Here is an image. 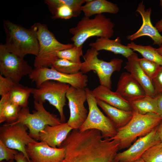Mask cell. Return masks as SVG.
Here are the masks:
<instances>
[{
    "instance_id": "obj_44",
    "label": "cell",
    "mask_w": 162,
    "mask_h": 162,
    "mask_svg": "<svg viewBox=\"0 0 162 162\" xmlns=\"http://www.w3.org/2000/svg\"><path fill=\"white\" fill-rule=\"evenodd\" d=\"M160 5L161 6V10H162V0H160Z\"/></svg>"
},
{
    "instance_id": "obj_27",
    "label": "cell",
    "mask_w": 162,
    "mask_h": 162,
    "mask_svg": "<svg viewBox=\"0 0 162 162\" xmlns=\"http://www.w3.org/2000/svg\"><path fill=\"white\" fill-rule=\"evenodd\" d=\"M87 0H45L44 3L47 6L48 8L54 15L56 9L60 6L66 5L70 7L73 10L75 17L80 16L81 13L82 5Z\"/></svg>"
},
{
    "instance_id": "obj_24",
    "label": "cell",
    "mask_w": 162,
    "mask_h": 162,
    "mask_svg": "<svg viewBox=\"0 0 162 162\" xmlns=\"http://www.w3.org/2000/svg\"><path fill=\"white\" fill-rule=\"evenodd\" d=\"M21 108L12 103L9 100L8 93L1 96L0 100V123L11 124L18 119Z\"/></svg>"
},
{
    "instance_id": "obj_16",
    "label": "cell",
    "mask_w": 162,
    "mask_h": 162,
    "mask_svg": "<svg viewBox=\"0 0 162 162\" xmlns=\"http://www.w3.org/2000/svg\"><path fill=\"white\" fill-rule=\"evenodd\" d=\"M136 12L140 15L142 19V24L136 32L127 36L128 40L132 41L142 36H148L153 41V45L160 46L162 45V36L152 24L151 20L152 9L151 8L145 10L143 1L139 3Z\"/></svg>"
},
{
    "instance_id": "obj_42",
    "label": "cell",
    "mask_w": 162,
    "mask_h": 162,
    "mask_svg": "<svg viewBox=\"0 0 162 162\" xmlns=\"http://www.w3.org/2000/svg\"><path fill=\"white\" fill-rule=\"evenodd\" d=\"M133 162H145L142 158H140Z\"/></svg>"
},
{
    "instance_id": "obj_25",
    "label": "cell",
    "mask_w": 162,
    "mask_h": 162,
    "mask_svg": "<svg viewBox=\"0 0 162 162\" xmlns=\"http://www.w3.org/2000/svg\"><path fill=\"white\" fill-rule=\"evenodd\" d=\"M32 88L16 83L8 93L10 100L21 108L28 107V100Z\"/></svg>"
},
{
    "instance_id": "obj_43",
    "label": "cell",
    "mask_w": 162,
    "mask_h": 162,
    "mask_svg": "<svg viewBox=\"0 0 162 162\" xmlns=\"http://www.w3.org/2000/svg\"><path fill=\"white\" fill-rule=\"evenodd\" d=\"M0 162H14V160H10L9 161H6L5 160L2 161Z\"/></svg>"
},
{
    "instance_id": "obj_26",
    "label": "cell",
    "mask_w": 162,
    "mask_h": 162,
    "mask_svg": "<svg viewBox=\"0 0 162 162\" xmlns=\"http://www.w3.org/2000/svg\"><path fill=\"white\" fill-rule=\"evenodd\" d=\"M129 103L133 112L142 115L150 113L157 114V98L156 96L153 97L146 95L143 98Z\"/></svg>"
},
{
    "instance_id": "obj_20",
    "label": "cell",
    "mask_w": 162,
    "mask_h": 162,
    "mask_svg": "<svg viewBox=\"0 0 162 162\" xmlns=\"http://www.w3.org/2000/svg\"><path fill=\"white\" fill-rule=\"evenodd\" d=\"M111 89L106 86L100 85L92 90V93L97 100H101L123 110L132 111L129 102Z\"/></svg>"
},
{
    "instance_id": "obj_23",
    "label": "cell",
    "mask_w": 162,
    "mask_h": 162,
    "mask_svg": "<svg viewBox=\"0 0 162 162\" xmlns=\"http://www.w3.org/2000/svg\"><path fill=\"white\" fill-rule=\"evenodd\" d=\"M98 105L100 107L111 121L117 129L126 125L132 118V111L123 110L111 106L99 100Z\"/></svg>"
},
{
    "instance_id": "obj_41",
    "label": "cell",
    "mask_w": 162,
    "mask_h": 162,
    "mask_svg": "<svg viewBox=\"0 0 162 162\" xmlns=\"http://www.w3.org/2000/svg\"><path fill=\"white\" fill-rule=\"evenodd\" d=\"M156 50L160 54L162 55V45L158 48H156Z\"/></svg>"
},
{
    "instance_id": "obj_22",
    "label": "cell",
    "mask_w": 162,
    "mask_h": 162,
    "mask_svg": "<svg viewBox=\"0 0 162 162\" xmlns=\"http://www.w3.org/2000/svg\"><path fill=\"white\" fill-rule=\"evenodd\" d=\"M84 16L90 17L103 13L117 14L119 8L116 4L106 0H87L81 7Z\"/></svg>"
},
{
    "instance_id": "obj_38",
    "label": "cell",
    "mask_w": 162,
    "mask_h": 162,
    "mask_svg": "<svg viewBox=\"0 0 162 162\" xmlns=\"http://www.w3.org/2000/svg\"><path fill=\"white\" fill-rule=\"evenodd\" d=\"M14 160L16 162H28L24 154L20 152H18L15 155Z\"/></svg>"
},
{
    "instance_id": "obj_32",
    "label": "cell",
    "mask_w": 162,
    "mask_h": 162,
    "mask_svg": "<svg viewBox=\"0 0 162 162\" xmlns=\"http://www.w3.org/2000/svg\"><path fill=\"white\" fill-rule=\"evenodd\" d=\"M138 62L141 68L152 81L157 74L161 66L143 58H139Z\"/></svg>"
},
{
    "instance_id": "obj_10",
    "label": "cell",
    "mask_w": 162,
    "mask_h": 162,
    "mask_svg": "<svg viewBox=\"0 0 162 162\" xmlns=\"http://www.w3.org/2000/svg\"><path fill=\"white\" fill-rule=\"evenodd\" d=\"M28 76L35 83L36 88L44 81L51 80L68 84L77 88L85 89L88 81L87 75L80 71L74 74H67L52 68L44 67L34 68Z\"/></svg>"
},
{
    "instance_id": "obj_1",
    "label": "cell",
    "mask_w": 162,
    "mask_h": 162,
    "mask_svg": "<svg viewBox=\"0 0 162 162\" xmlns=\"http://www.w3.org/2000/svg\"><path fill=\"white\" fill-rule=\"evenodd\" d=\"M61 147L65 154L60 162H117L115 158L120 150L118 142L103 138L95 129H74Z\"/></svg>"
},
{
    "instance_id": "obj_34",
    "label": "cell",
    "mask_w": 162,
    "mask_h": 162,
    "mask_svg": "<svg viewBox=\"0 0 162 162\" xmlns=\"http://www.w3.org/2000/svg\"><path fill=\"white\" fill-rule=\"evenodd\" d=\"M18 153L17 151L8 147L0 141V162L14 160Z\"/></svg>"
},
{
    "instance_id": "obj_39",
    "label": "cell",
    "mask_w": 162,
    "mask_h": 162,
    "mask_svg": "<svg viewBox=\"0 0 162 162\" xmlns=\"http://www.w3.org/2000/svg\"><path fill=\"white\" fill-rule=\"evenodd\" d=\"M154 27L159 32L162 33V18L156 23Z\"/></svg>"
},
{
    "instance_id": "obj_11",
    "label": "cell",
    "mask_w": 162,
    "mask_h": 162,
    "mask_svg": "<svg viewBox=\"0 0 162 162\" xmlns=\"http://www.w3.org/2000/svg\"><path fill=\"white\" fill-rule=\"evenodd\" d=\"M33 69L24 58L9 52L4 44H0V75L19 83L22 78L28 75Z\"/></svg>"
},
{
    "instance_id": "obj_28",
    "label": "cell",
    "mask_w": 162,
    "mask_h": 162,
    "mask_svg": "<svg viewBox=\"0 0 162 162\" xmlns=\"http://www.w3.org/2000/svg\"><path fill=\"white\" fill-rule=\"evenodd\" d=\"M127 46L133 51L140 53L143 58L162 66V55L157 51L156 48L150 45L137 44L133 42L128 44Z\"/></svg>"
},
{
    "instance_id": "obj_19",
    "label": "cell",
    "mask_w": 162,
    "mask_h": 162,
    "mask_svg": "<svg viewBox=\"0 0 162 162\" xmlns=\"http://www.w3.org/2000/svg\"><path fill=\"white\" fill-rule=\"evenodd\" d=\"M136 53L134 52L127 58L128 61L124 68L128 71L143 88L147 95H156L152 81L141 68Z\"/></svg>"
},
{
    "instance_id": "obj_6",
    "label": "cell",
    "mask_w": 162,
    "mask_h": 162,
    "mask_svg": "<svg viewBox=\"0 0 162 162\" xmlns=\"http://www.w3.org/2000/svg\"><path fill=\"white\" fill-rule=\"evenodd\" d=\"M43 103L34 100L35 110L30 112L29 107L22 108L17 121L13 123H21L29 130V136L35 140H38L40 133L46 125L55 126L62 122L60 119L47 111L44 108Z\"/></svg>"
},
{
    "instance_id": "obj_13",
    "label": "cell",
    "mask_w": 162,
    "mask_h": 162,
    "mask_svg": "<svg viewBox=\"0 0 162 162\" xmlns=\"http://www.w3.org/2000/svg\"><path fill=\"white\" fill-rule=\"evenodd\" d=\"M66 98L68 101L70 116L67 123L73 129H79L87 116L88 111L84 106L87 100L85 89L70 86L67 90Z\"/></svg>"
},
{
    "instance_id": "obj_37",
    "label": "cell",
    "mask_w": 162,
    "mask_h": 162,
    "mask_svg": "<svg viewBox=\"0 0 162 162\" xmlns=\"http://www.w3.org/2000/svg\"><path fill=\"white\" fill-rule=\"evenodd\" d=\"M157 98V114L162 117V94L156 95Z\"/></svg>"
},
{
    "instance_id": "obj_9",
    "label": "cell",
    "mask_w": 162,
    "mask_h": 162,
    "mask_svg": "<svg viewBox=\"0 0 162 162\" xmlns=\"http://www.w3.org/2000/svg\"><path fill=\"white\" fill-rule=\"evenodd\" d=\"M85 90L89 111L86 120L79 130L83 132L88 130L96 129L100 132L104 138L113 137L117 133V129L98 107L97 100L92 95V90L88 88H86Z\"/></svg>"
},
{
    "instance_id": "obj_15",
    "label": "cell",
    "mask_w": 162,
    "mask_h": 162,
    "mask_svg": "<svg viewBox=\"0 0 162 162\" xmlns=\"http://www.w3.org/2000/svg\"><path fill=\"white\" fill-rule=\"evenodd\" d=\"M25 149L31 162H60L65 154L64 147L53 148L41 141L31 142Z\"/></svg>"
},
{
    "instance_id": "obj_2",
    "label": "cell",
    "mask_w": 162,
    "mask_h": 162,
    "mask_svg": "<svg viewBox=\"0 0 162 162\" xmlns=\"http://www.w3.org/2000/svg\"><path fill=\"white\" fill-rule=\"evenodd\" d=\"M3 26L6 36L4 44L8 51L22 58L27 54L38 56L39 44L36 23L27 29L5 20Z\"/></svg>"
},
{
    "instance_id": "obj_29",
    "label": "cell",
    "mask_w": 162,
    "mask_h": 162,
    "mask_svg": "<svg viewBox=\"0 0 162 162\" xmlns=\"http://www.w3.org/2000/svg\"><path fill=\"white\" fill-rule=\"evenodd\" d=\"M81 63H74L65 59L58 58L50 67L64 74H73L80 71Z\"/></svg>"
},
{
    "instance_id": "obj_35",
    "label": "cell",
    "mask_w": 162,
    "mask_h": 162,
    "mask_svg": "<svg viewBox=\"0 0 162 162\" xmlns=\"http://www.w3.org/2000/svg\"><path fill=\"white\" fill-rule=\"evenodd\" d=\"M16 83L11 79L0 75V95L1 96L8 93Z\"/></svg>"
},
{
    "instance_id": "obj_5",
    "label": "cell",
    "mask_w": 162,
    "mask_h": 162,
    "mask_svg": "<svg viewBox=\"0 0 162 162\" xmlns=\"http://www.w3.org/2000/svg\"><path fill=\"white\" fill-rule=\"evenodd\" d=\"M37 27V36L39 44V50L34 62V68L48 67L58 58V51L73 47V44H63L59 42L54 34L50 31L47 25L36 23Z\"/></svg>"
},
{
    "instance_id": "obj_17",
    "label": "cell",
    "mask_w": 162,
    "mask_h": 162,
    "mask_svg": "<svg viewBox=\"0 0 162 162\" xmlns=\"http://www.w3.org/2000/svg\"><path fill=\"white\" fill-rule=\"evenodd\" d=\"M115 92L129 102L146 95L142 86L130 73L126 72L121 75Z\"/></svg>"
},
{
    "instance_id": "obj_36",
    "label": "cell",
    "mask_w": 162,
    "mask_h": 162,
    "mask_svg": "<svg viewBox=\"0 0 162 162\" xmlns=\"http://www.w3.org/2000/svg\"><path fill=\"white\" fill-rule=\"evenodd\" d=\"M156 95L162 94V66H161L159 70L152 80Z\"/></svg>"
},
{
    "instance_id": "obj_4",
    "label": "cell",
    "mask_w": 162,
    "mask_h": 162,
    "mask_svg": "<svg viewBox=\"0 0 162 162\" xmlns=\"http://www.w3.org/2000/svg\"><path fill=\"white\" fill-rule=\"evenodd\" d=\"M115 24L104 14L96 15L93 18L84 16L69 32L75 46H80L89 38L97 37L110 38L114 34Z\"/></svg>"
},
{
    "instance_id": "obj_30",
    "label": "cell",
    "mask_w": 162,
    "mask_h": 162,
    "mask_svg": "<svg viewBox=\"0 0 162 162\" xmlns=\"http://www.w3.org/2000/svg\"><path fill=\"white\" fill-rule=\"evenodd\" d=\"M82 46L73 47L58 51L57 55L58 58L65 59L76 63H81L80 57L83 56Z\"/></svg>"
},
{
    "instance_id": "obj_14",
    "label": "cell",
    "mask_w": 162,
    "mask_h": 162,
    "mask_svg": "<svg viewBox=\"0 0 162 162\" xmlns=\"http://www.w3.org/2000/svg\"><path fill=\"white\" fill-rule=\"evenodd\" d=\"M158 126L140 138L127 149L118 153L115 158V160L117 162H133L141 158L147 150L161 142Z\"/></svg>"
},
{
    "instance_id": "obj_31",
    "label": "cell",
    "mask_w": 162,
    "mask_h": 162,
    "mask_svg": "<svg viewBox=\"0 0 162 162\" xmlns=\"http://www.w3.org/2000/svg\"><path fill=\"white\" fill-rule=\"evenodd\" d=\"M141 158L145 162H162V143L160 142L149 148Z\"/></svg>"
},
{
    "instance_id": "obj_18",
    "label": "cell",
    "mask_w": 162,
    "mask_h": 162,
    "mask_svg": "<svg viewBox=\"0 0 162 162\" xmlns=\"http://www.w3.org/2000/svg\"><path fill=\"white\" fill-rule=\"evenodd\" d=\"M73 129L67 122L55 125H46L39 133L38 140L54 148H59Z\"/></svg>"
},
{
    "instance_id": "obj_40",
    "label": "cell",
    "mask_w": 162,
    "mask_h": 162,
    "mask_svg": "<svg viewBox=\"0 0 162 162\" xmlns=\"http://www.w3.org/2000/svg\"><path fill=\"white\" fill-rule=\"evenodd\" d=\"M158 130L161 142L162 143V122L158 126Z\"/></svg>"
},
{
    "instance_id": "obj_7",
    "label": "cell",
    "mask_w": 162,
    "mask_h": 162,
    "mask_svg": "<svg viewBox=\"0 0 162 162\" xmlns=\"http://www.w3.org/2000/svg\"><path fill=\"white\" fill-rule=\"evenodd\" d=\"M98 51L91 47L83 56L84 61L81 63L80 71L85 74L91 70L94 71L98 77L100 85L111 89V76L116 71L121 69L123 60L113 58L109 62L99 59Z\"/></svg>"
},
{
    "instance_id": "obj_33",
    "label": "cell",
    "mask_w": 162,
    "mask_h": 162,
    "mask_svg": "<svg viewBox=\"0 0 162 162\" xmlns=\"http://www.w3.org/2000/svg\"><path fill=\"white\" fill-rule=\"evenodd\" d=\"M73 17H75L73 10L68 5H63L56 9L55 14L51 17V18L54 19L68 20Z\"/></svg>"
},
{
    "instance_id": "obj_3",
    "label": "cell",
    "mask_w": 162,
    "mask_h": 162,
    "mask_svg": "<svg viewBox=\"0 0 162 162\" xmlns=\"http://www.w3.org/2000/svg\"><path fill=\"white\" fill-rule=\"evenodd\" d=\"M133 112L130 121L123 127L117 129L116 134L109 138L119 142L120 150L128 148L137 137L148 134L162 122V117L157 114L142 115Z\"/></svg>"
},
{
    "instance_id": "obj_12",
    "label": "cell",
    "mask_w": 162,
    "mask_h": 162,
    "mask_svg": "<svg viewBox=\"0 0 162 162\" xmlns=\"http://www.w3.org/2000/svg\"><path fill=\"white\" fill-rule=\"evenodd\" d=\"M27 129L21 123L4 124L0 128V141L8 147L23 153L28 162H31L25 147L36 140L29 136L27 132Z\"/></svg>"
},
{
    "instance_id": "obj_21",
    "label": "cell",
    "mask_w": 162,
    "mask_h": 162,
    "mask_svg": "<svg viewBox=\"0 0 162 162\" xmlns=\"http://www.w3.org/2000/svg\"><path fill=\"white\" fill-rule=\"evenodd\" d=\"M89 46L97 51L105 50L115 54L121 55L127 58L134 52V51L121 43L120 38L117 37L114 39L105 38H97L94 42L90 43Z\"/></svg>"
},
{
    "instance_id": "obj_8",
    "label": "cell",
    "mask_w": 162,
    "mask_h": 162,
    "mask_svg": "<svg viewBox=\"0 0 162 162\" xmlns=\"http://www.w3.org/2000/svg\"><path fill=\"white\" fill-rule=\"evenodd\" d=\"M70 85L53 80L43 82L38 88H32V94L34 100L44 103L47 101L58 110L62 123L65 122L63 108L65 105L66 94Z\"/></svg>"
}]
</instances>
